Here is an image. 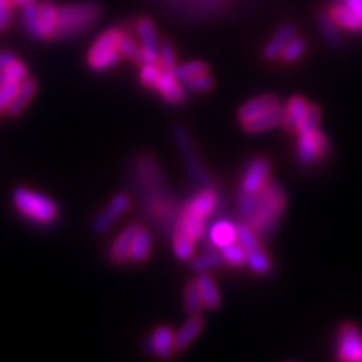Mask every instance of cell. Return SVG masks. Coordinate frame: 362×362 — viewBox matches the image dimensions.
I'll use <instances>...</instances> for the list:
<instances>
[{
  "label": "cell",
  "instance_id": "obj_1",
  "mask_svg": "<svg viewBox=\"0 0 362 362\" xmlns=\"http://www.w3.org/2000/svg\"><path fill=\"white\" fill-rule=\"evenodd\" d=\"M285 202H287V198H285L284 189L274 180H269L257 192L255 210H253L250 218L245 220V223L252 226L259 233V237H267L277 226L285 210Z\"/></svg>",
  "mask_w": 362,
  "mask_h": 362
},
{
  "label": "cell",
  "instance_id": "obj_2",
  "mask_svg": "<svg viewBox=\"0 0 362 362\" xmlns=\"http://www.w3.org/2000/svg\"><path fill=\"white\" fill-rule=\"evenodd\" d=\"M103 16V7L98 2H76L57 7L56 30L52 40L71 39L86 33Z\"/></svg>",
  "mask_w": 362,
  "mask_h": 362
},
{
  "label": "cell",
  "instance_id": "obj_3",
  "mask_svg": "<svg viewBox=\"0 0 362 362\" xmlns=\"http://www.w3.org/2000/svg\"><path fill=\"white\" fill-rule=\"evenodd\" d=\"M13 208L22 218L39 226H49L59 218L57 203L47 194L35 192L29 187H17L12 194Z\"/></svg>",
  "mask_w": 362,
  "mask_h": 362
},
{
  "label": "cell",
  "instance_id": "obj_4",
  "mask_svg": "<svg viewBox=\"0 0 362 362\" xmlns=\"http://www.w3.org/2000/svg\"><path fill=\"white\" fill-rule=\"evenodd\" d=\"M121 34H123V27H110L98 35L86 56V64L90 71H110L123 59L119 52Z\"/></svg>",
  "mask_w": 362,
  "mask_h": 362
},
{
  "label": "cell",
  "instance_id": "obj_5",
  "mask_svg": "<svg viewBox=\"0 0 362 362\" xmlns=\"http://www.w3.org/2000/svg\"><path fill=\"white\" fill-rule=\"evenodd\" d=\"M329 153V139L319 128L298 133L297 160L302 166H312L317 161H324Z\"/></svg>",
  "mask_w": 362,
  "mask_h": 362
},
{
  "label": "cell",
  "instance_id": "obj_6",
  "mask_svg": "<svg viewBox=\"0 0 362 362\" xmlns=\"http://www.w3.org/2000/svg\"><path fill=\"white\" fill-rule=\"evenodd\" d=\"M131 208V197L128 193H116L111 198L110 203L103 208L93 220V232L96 235L107 233V230L112 228V225L123 216Z\"/></svg>",
  "mask_w": 362,
  "mask_h": 362
},
{
  "label": "cell",
  "instance_id": "obj_7",
  "mask_svg": "<svg viewBox=\"0 0 362 362\" xmlns=\"http://www.w3.org/2000/svg\"><path fill=\"white\" fill-rule=\"evenodd\" d=\"M362 334L352 322H344L337 330V357L344 362L359 359Z\"/></svg>",
  "mask_w": 362,
  "mask_h": 362
},
{
  "label": "cell",
  "instance_id": "obj_8",
  "mask_svg": "<svg viewBox=\"0 0 362 362\" xmlns=\"http://www.w3.org/2000/svg\"><path fill=\"white\" fill-rule=\"evenodd\" d=\"M270 180V161L264 156H257L248 163L243 171L240 192L257 193Z\"/></svg>",
  "mask_w": 362,
  "mask_h": 362
},
{
  "label": "cell",
  "instance_id": "obj_9",
  "mask_svg": "<svg viewBox=\"0 0 362 362\" xmlns=\"http://www.w3.org/2000/svg\"><path fill=\"white\" fill-rule=\"evenodd\" d=\"M173 133H175L176 143H178L181 153H183L185 160H187L189 173H192L194 180L202 181L203 176H205V171H203V166L200 165V160H198V155H197V149H194L192 139H189V136L187 133V129H185L183 126L176 124L173 128Z\"/></svg>",
  "mask_w": 362,
  "mask_h": 362
},
{
  "label": "cell",
  "instance_id": "obj_10",
  "mask_svg": "<svg viewBox=\"0 0 362 362\" xmlns=\"http://www.w3.org/2000/svg\"><path fill=\"white\" fill-rule=\"evenodd\" d=\"M155 89L160 96L170 104H181L187 101V90L175 76V71H161L160 78L156 81Z\"/></svg>",
  "mask_w": 362,
  "mask_h": 362
},
{
  "label": "cell",
  "instance_id": "obj_11",
  "mask_svg": "<svg viewBox=\"0 0 362 362\" xmlns=\"http://www.w3.org/2000/svg\"><path fill=\"white\" fill-rule=\"evenodd\" d=\"M309 101L304 96H292L288 99L287 106L284 107L282 126L287 133L297 134L298 128L304 123L307 111H309Z\"/></svg>",
  "mask_w": 362,
  "mask_h": 362
},
{
  "label": "cell",
  "instance_id": "obj_12",
  "mask_svg": "<svg viewBox=\"0 0 362 362\" xmlns=\"http://www.w3.org/2000/svg\"><path fill=\"white\" fill-rule=\"evenodd\" d=\"M148 351L161 357V359H170L175 354V332L168 325H160L153 330L151 337L148 342Z\"/></svg>",
  "mask_w": 362,
  "mask_h": 362
},
{
  "label": "cell",
  "instance_id": "obj_13",
  "mask_svg": "<svg viewBox=\"0 0 362 362\" xmlns=\"http://www.w3.org/2000/svg\"><path fill=\"white\" fill-rule=\"evenodd\" d=\"M282 121H284V107L282 104H279V106L270 107L269 111L262 112V115L252 117V119L245 121V123H242V128L245 129L247 133L259 134V133H264V131L277 128L279 124H282Z\"/></svg>",
  "mask_w": 362,
  "mask_h": 362
},
{
  "label": "cell",
  "instance_id": "obj_14",
  "mask_svg": "<svg viewBox=\"0 0 362 362\" xmlns=\"http://www.w3.org/2000/svg\"><path fill=\"white\" fill-rule=\"evenodd\" d=\"M139 223H129L126 228L115 238V242L111 243L110 252H107V257L115 265H123L128 264V255H129V247L131 240L134 237L136 228H138Z\"/></svg>",
  "mask_w": 362,
  "mask_h": 362
},
{
  "label": "cell",
  "instance_id": "obj_15",
  "mask_svg": "<svg viewBox=\"0 0 362 362\" xmlns=\"http://www.w3.org/2000/svg\"><path fill=\"white\" fill-rule=\"evenodd\" d=\"M173 230H181V232H185L189 238L197 242V240L203 237V232H205V218L194 214L188 205H185L175 221Z\"/></svg>",
  "mask_w": 362,
  "mask_h": 362
},
{
  "label": "cell",
  "instance_id": "obj_16",
  "mask_svg": "<svg viewBox=\"0 0 362 362\" xmlns=\"http://www.w3.org/2000/svg\"><path fill=\"white\" fill-rule=\"evenodd\" d=\"M37 81L33 78H25L22 81L17 93L13 94L12 101L8 103L6 112L8 116H19L21 112L25 111V107L29 106V103L33 101L35 93H37Z\"/></svg>",
  "mask_w": 362,
  "mask_h": 362
},
{
  "label": "cell",
  "instance_id": "obj_17",
  "mask_svg": "<svg viewBox=\"0 0 362 362\" xmlns=\"http://www.w3.org/2000/svg\"><path fill=\"white\" fill-rule=\"evenodd\" d=\"M279 104H282V103H280V99L275 96V94H262V96L250 99V101H247L238 110L237 116H238L240 124L245 123V121H248V119H252V117L262 115V112L269 111L270 107L279 106Z\"/></svg>",
  "mask_w": 362,
  "mask_h": 362
},
{
  "label": "cell",
  "instance_id": "obj_18",
  "mask_svg": "<svg viewBox=\"0 0 362 362\" xmlns=\"http://www.w3.org/2000/svg\"><path fill=\"white\" fill-rule=\"evenodd\" d=\"M297 34V27L292 24V22H285L277 29V33L272 35V39L267 42L264 47V57L267 61H275L282 52L285 44L291 40L293 35Z\"/></svg>",
  "mask_w": 362,
  "mask_h": 362
},
{
  "label": "cell",
  "instance_id": "obj_19",
  "mask_svg": "<svg viewBox=\"0 0 362 362\" xmlns=\"http://www.w3.org/2000/svg\"><path fill=\"white\" fill-rule=\"evenodd\" d=\"M205 327V320L200 314H193L189 319L181 325L178 332L175 334V349L183 351L192 344L194 339L200 336V332Z\"/></svg>",
  "mask_w": 362,
  "mask_h": 362
},
{
  "label": "cell",
  "instance_id": "obj_20",
  "mask_svg": "<svg viewBox=\"0 0 362 362\" xmlns=\"http://www.w3.org/2000/svg\"><path fill=\"white\" fill-rule=\"evenodd\" d=\"M151 235H149V232L143 225H139L136 228L133 240H131L128 260L133 262V264H143V262H146L149 253H151Z\"/></svg>",
  "mask_w": 362,
  "mask_h": 362
},
{
  "label": "cell",
  "instance_id": "obj_21",
  "mask_svg": "<svg viewBox=\"0 0 362 362\" xmlns=\"http://www.w3.org/2000/svg\"><path fill=\"white\" fill-rule=\"evenodd\" d=\"M197 285H198V291H200L202 300H203V307L210 310H216L221 305V296L218 287L211 279V275L208 274H202L198 275L197 279Z\"/></svg>",
  "mask_w": 362,
  "mask_h": 362
},
{
  "label": "cell",
  "instance_id": "obj_22",
  "mask_svg": "<svg viewBox=\"0 0 362 362\" xmlns=\"http://www.w3.org/2000/svg\"><path fill=\"white\" fill-rule=\"evenodd\" d=\"M136 37L139 40V45L144 49H151V51H158L160 49V42H158V33L156 25L149 17L143 16L136 21L134 24Z\"/></svg>",
  "mask_w": 362,
  "mask_h": 362
},
{
  "label": "cell",
  "instance_id": "obj_23",
  "mask_svg": "<svg viewBox=\"0 0 362 362\" xmlns=\"http://www.w3.org/2000/svg\"><path fill=\"white\" fill-rule=\"evenodd\" d=\"M327 13L332 17L339 27L347 30H362V21L351 11L346 4H334L329 7Z\"/></svg>",
  "mask_w": 362,
  "mask_h": 362
},
{
  "label": "cell",
  "instance_id": "obj_24",
  "mask_svg": "<svg viewBox=\"0 0 362 362\" xmlns=\"http://www.w3.org/2000/svg\"><path fill=\"white\" fill-rule=\"evenodd\" d=\"M187 205L192 208L194 214H198L206 220L216 206V192L211 188L202 189V192H198L197 194H194V197L187 203Z\"/></svg>",
  "mask_w": 362,
  "mask_h": 362
},
{
  "label": "cell",
  "instance_id": "obj_25",
  "mask_svg": "<svg viewBox=\"0 0 362 362\" xmlns=\"http://www.w3.org/2000/svg\"><path fill=\"white\" fill-rule=\"evenodd\" d=\"M237 240V226L228 220H220L211 226L210 242L214 247H225Z\"/></svg>",
  "mask_w": 362,
  "mask_h": 362
},
{
  "label": "cell",
  "instance_id": "obj_26",
  "mask_svg": "<svg viewBox=\"0 0 362 362\" xmlns=\"http://www.w3.org/2000/svg\"><path fill=\"white\" fill-rule=\"evenodd\" d=\"M39 17H40V33L44 40H52L54 30H56L57 7L51 0H44L39 4Z\"/></svg>",
  "mask_w": 362,
  "mask_h": 362
},
{
  "label": "cell",
  "instance_id": "obj_27",
  "mask_svg": "<svg viewBox=\"0 0 362 362\" xmlns=\"http://www.w3.org/2000/svg\"><path fill=\"white\" fill-rule=\"evenodd\" d=\"M22 25L27 30V34L34 39H42L40 33V17H39V4L30 2L22 7Z\"/></svg>",
  "mask_w": 362,
  "mask_h": 362
},
{
  "label": "cell",
  "instance_id": "obj_28",
  "mask_svg": "<svg viewBox=\"0 0 362 362\" xmlns=\"http://www.w3.org/2000/svg\"><path fill=\"white\" fill-rule=\"evenodd\" d=\"M317 22H319L320 33H322L324 39L327 40V44L330 45V47H334V49L341 47L342 37H341V33H339V25L336 24V22H334L332 17H330L327 12L319 13V17H317Z\"/></svg>",
  "mask_w": 362,
  "mask_h": 362
},
{
  "label": "cell",
  "instance_id": "obj_29",
  "mask_svg": "<svg viewBox=\"0 0 362 362\" xmlns=\"http://www.w3.org/2000/svg\"><path fill=\"white\" fill-rule=\"evenodd\" d=\"M173 252L176 259L181 262L192 260L194 252V240L189 238L181 230H173Z\"/></svg>",
  "mask_w": 362,
  "mask_h": 362
},
{
  "label": "cell",
  "instance_id": "obj_30",
  "mask_svg": "<svg viewBox=\"0 0 362 362\" xmlns=\"http://www.w3.org/2000/svg\"><path fill=\"white\" fill-rule=\"evenodd\" d=\"M206 72H210V67H208L206 62L203 61L185 62V64L175 67V76L178 78L180 83H185V81L197 78V76L206 74Z\"/></svg>",
  "mask_w": 362,
  "mask_h": 362
},
{
  "label": "cell",
  "instance_id": "obj_31",
  "mask_svg": "<svg viewBox=\"0 0 362 362\" xmlns=\"http://www.w3.org/2000/svg\"><path fill=\"white\" fill-rule=\"evenodd\" d=\"M183 304L185 309H187L188 314H200L203 300L200 296V291H198L197 280H189V282L185 285V296H183Z\"/></svg>",
  "mask_w": 362,
  "mask_h": 362
},
{
  "label": "cell",
  "instance_id": "obj_32",
  "mask_svg": "<svg viewBox=\"0 0 362 362\" xmlns=\"http://www.w3.org/2000/svg\"><path fill=\"white\" fill-rule=\"evenodd\" d=\"M237 242L243 247L245 252L255 250V248H264L259 240V233H257L252 226H248L245 221L237 225Z\"/></svg>",
  "mask_w": 362,
  "mask_h": 362
},
{
  "label": "cell",
  "instance_id": "obj_33",
  "mask_svg": "<svg viewBox=\"0 0 362 362\" xmlns=\"http://www.w3.org/2000/svg\"><path fill=\"white\" fill-rule=\"evenodd\" d=\"M247 264L250 269L255 272V274L265 275L272 270V262L267 255L264 248H255V250L247 252Z\"/></svg>",
  "mask_w": 362,
  "mask_h": 362
},
{
  "label": "cell",
  "instance_id": "obj_34",
  "mask_svg": "<svg viewBox=\"0 0 362 362\" xmlns=\"http://www.w3.org/2000/svg\"><path fill=\"white\" fill-rule=\"evenodd\" d=\"M220 253L221 257H223L225 264L233 265V267H240L247 260V252L243 250V247L240 245V243H237V240L232 243H228V245L221 247Z\"/></svg>",
  "mask_w": 362,
  "mask_h": 362
},
{
  "label": "cell",
  "instance_id": "obj_35",
  "mask_svg": "<svg viewBox=\"0 0 362 362\" xmlns=\"http://www.w3.org/2000/svg\"><path fill=\"white\" fill-rule=\"evenodd\" d=\"M158 64L163 71H175L176 67V51H175V45L171 44L170 39H165L158 49Z\"/></svg>",
  "mask_w": 362,
  "mask_h": 362
},
{
  "label": "cell",
  "instance_id": "obj_36",
  "mask_svg": "<svg viewBox=\"0 0 362 362\" xmlns=\"http://www.w3.org/2000/svg\"><path fill=\"white\" fill-rule=\"evenodd\" d=\"M304 51H305V40L298 37L296 34L287 44H285V47L282 49V52H280L279 57L282 59L284 62H293L304 54Z\"/></svg>",
  "mask_w": 362,
  "mask_h": 362
},
{
  "label": "cell",
  "instance_id": "obj_37",
  "mask_svg": "<svg viewBox=\"0 0 362 362\" xmlns=\"http://www.w3.org/2000/svg\"><path fill=\"white\" fill-rule=\"evenodd\" d=\"M0 74H2V79L22 83V81L27 78V66L17 57H13L7 62V66L0 71Z\"/></svg>",
  "mask_w": 362,
  "mask_h": 362
},
{
  "label": "cell",
  "instance_id": "obj_38",
  "mask_svg": "<svg viewBox=\"0 0 362 362\" xmlns=\"http://www.w3.org/2000/svg\"><path fill=\"white\" fill-rule=\"evenodd\" d=\"M139 67H141V69H139V83H141L144 88L155 89L156 81L160 78L163 71L160 64H158V62H146V64H141Z\"/></svg>",
  "mask_w": 362,
  "mask_h": 362
},
{
  "label": "cell",
  "instance_id": "obj_39",
  "mask_svg": "<svg viewBox=\"0 0 362 362\" xmlns=\"http://www.w3.org/2000/svg\"><path fill=\"white\" fill-rule=\"evenodd\" d=\"M225 264L221 253H203V255H198L197 259L192 260V269L197 272H205L208 269H214V267H221Z\"/></svg>",
  "mask_w": 362,
  "mask_h": 362
},
{
  "label": "cell",
  "instance_id": "obj_40",
  "mask_svg": "<svg viewBox=\"0 0 362 362\" xmlns=\"http://www.w3.org/2000/svg\"><path fill=\"white\" fill-rule=\"evenodd\" d=\"M119 52L121 56L129 59L131 62H138V54H139V44L134 40V35L126 33L123 29V34H121L119 39Z\"/></svg>",
  "mask_w": 362,
  "mask_h": 362
},
{
  "label": "cell",
  "instance_id": "obj_41",
  "mask_svg": "<svg viewBox=\"0 0 362 362\" xmlns=\"http://www.w3.org/2000/svg\"><path fill=\"white\" fill-rule=\"evenodd\" d=\"M19 86H21V83H16V81L2 79V83H0V115H2V112H6L8 103L12 101L13 94L17 93Z\"/></svg>",
  "mask_w": 362,
  "mask_h": 362
},
{
  "label": "cell",
  "instance_id": "obj_42",
  "mask_svg": "<svg viewBox=\"0 0 362 362\" xmlns=\"http://www.w3.org/2000/svg\"><path fill=\"white\" fill-rule=\"evenodd\" d=\"M181 84H183L187 89L193 90V93H206V90H210L211 88H214V79H211L210 72H206V74L197 76V78L185 81V83H181Z\"/></svg>",
  "mask_w": 362,
  "mask_h": 362
},
{
  "label": "cell",
  "instance_id": "obj_43",
  "mask_svg": "<svg viewBox=\"0 0 362 362\" xmlns=\"http://www.w3.org/2000/svg\"><path fill=\"white\" fill-rule=\"evenodd\" d=\"M320 116H322V112H320L319 104L310 103L309 104V111H307V116H305L304 123H302L300 128H298V133H305V131H312V129L319 128Z\"/></svg>",
  "mask_w": 362,
  "mask_h": 362
},
{
  "label": "cell",
  "instance_id": "obj_44",
  "mask_svg": "<svg viewBox=\"0 0 362 362\" xmlns=\"http://www.w3.org/2000/svg\"><path fill=\"white\" fill-rule=\"evenodd\" d=\"M12 0H0V33L7 30L12 24V11H13Z\"/></svg>",
  "mask_w": 362,
  "mask_h": 362
},
{
  "label": "cell",
  "instance_id": "obj_45",
  "mask_svg": "<svg viewBox=\"0 0 362 362\" xmlns=\"http://www.w3.org/2000/svg\"><path fill=\"white\" fill-rule=\"evenodd\" d=\"M344 4L362 21V0H344Z\"/></svg>",
  "mask_w": 362,
  "mask_h": 362
},
{
  "label": "cell",
  "instance_id": "obj_46",
  "mask_svg": "<svg viewBox=\"0 0 362 362\" xmlns=\"http://www.w3.org/2000/svg\"><path fill=\"white\" fill-rule=\"evenodd\" d=\"M16 56H13V52H0V71L4 69V67L7 66V62L11 61V59H13Z\"/></svg>",
  "mask_w": 362,
  "mask_h": 362
},
{
  "label": "cell",
  "instance_id": "obj_47",
  "mask_svg": "<svg viewBox=\"0 0 362 362\" xmlns=\"http://www.w3.org/2000/svg\"><path fill=\"white\" fill-rule=\"evenodd\" d=\"M30 2H35V0H12V4L16 7H24V6H27V4H30Z\"/></svg>",
  "mask_w": 362,
  "mask_h": 362
},
{
  "label": "cell",
  "instance_id": "obj_48",
  "mask_svg": "<svg viewBox=\"0 0 362 362\" xmlns=\"http://www.w3.org/2000/svg\"><path fill=\"white\" fill-rule=\"evenodd\" d=\"M357 362H362V346H361V351H359V359H357Z\"/></svg>",
  "mask_w": 362,
  "mask_h": 362
},
{
  "label": "cell",
  "instance_id": "obj_49",
  "mask_svg": "<svg viewBox=\"0 0 362 362\" xmlns=\"http://www.w3.org/2000/svg\"><path fill=\"white\" fill-rule=\"evenodd\" d=\"M0 83H2V76H0Z\"/></svg>",
  "mask_w": 362,
  "mask_h": 362
}]
</instances>
